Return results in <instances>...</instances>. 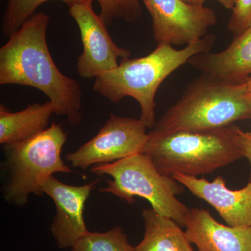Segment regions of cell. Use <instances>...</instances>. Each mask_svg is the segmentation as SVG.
Wrapping results in <instances>:
<instances>
[{"mask_svg": "<svg viewBox=\"0 0 251 251\" xmlns=\"http://www.w3.org/2000/svg\"><path fill=\"white\" fill-rule=\"evenodd\" d=\"M50 17L38 12L27 20L0 49V85L34 87L43 92L54 113L67 117L71 125L82 120V90L77 81L63 74L48 46Z\"/></svg>", "mask_w": 251, "mask_h": 251, "instance_id": "1", "label": "cell"}, {"mask_svg": "<svg viewBox=\"0 0 251 251\" xmlns=\"http://www.w3.org/2000/svg\"><path fill=\"white\" fill-rule=\"evenodd\" d=\"M215 41V35L209 34L182 49L158 44L150 54L122 59L118 67L99 75L94 90L112 103H119L125 97L134 99L141 109L140 120L152 129L156 122L155 97L162 82L193 56L211 51Z\"/></svg>", "mask_w": 251, "mask_h": 251, "instance_id": "2", "label": "cell"}, {"mask_svg": "<svg viewBox=\"0 0 251 251\" xmlns=\"http://www.w3.org/2000/svg\"><path fill=\"white\" fill-rule=\"evenodd\" d=\"M143 153L161 174L193 177L211 174L244 158L234 142L231 126L163 133L151 130Z\"/></svg>", "mask_w": 251, "mask_h": 251, "instance_id": "3", "label": "cell"}, {"mask_svg": "<svg viewBox=\"0 0 251 251\" xmlns=\"http://www.w3.org/2000/svg\"><path fill=\"white\" fill-rule=\"evenodd\" d=\"M251 119L248 82L226 83L201 75L187 85L181 98L156 122L152 131L209 130Z\"/></svg>", "mask_w": 251, "mask_h": 251, "instance_id": "4", "label": "cell"}, {"mask_svg": "<svg viewBox=\"0 0 251 251\" xmlns=\"http://www.w3.org/2000/svg\"><path fill=\"white\" fill-rule=\"evenodd\" d=\"M67 140L62 126L53 122L30 139L3 145L7 174L4 187L6 201L24 206L31 194L44 195L43 188L54 173H73L62 158Z\"/></svg>", "mask_w": 251, "mask_h": 251, "instance_id": "5", "label": "cell"}, {"mask_svg": "<svg viewBox=\"0 0 251 251\" xmlns=\"http://www.w3.org/2000/svg\"><path fill=\"white\" fill-rule=\"evenodd\" d=\"M90 171L112 177L107 181V187L100 188V192L110 193L130 204L135 202V197L143 198L158 214L186 227L191 209L176 197L184 192L185 186L173 176L160 173L145 153L112 163L96 165Z\"/></svg>", "mask_w": 251, "mask_h": 251, "instance_id": "6", "label": "cell"}, {"mask_svg": "<svg viewBox=\"0 0 251 251\" xmlns=\"http://www.w3.org/2000/svg\"><path fill=\"white\" fill-rule=\"evenodd\" d=\"M141 120L111 114L92 139L76 151L69 153L67 160L73 168L87 169L143 153L149 138Z\"/></svg>", "mask_w": 251, "mask_h": 251, "instance_id": "7", "label": "cell"}, {"mask_svg": "<svg viewBox=\"0 0 251 251\" xmlns=\"http://www.w3.org/2000/svg\"><path fill=\"white\" fill-rule=\"evenodd\" d=\"M152 20L153 36L160 44L188 46L207 34L217 15L204 5L184 0H142Z\"/></svg>", "mask_w": 251, "mask_h": 251, "instance_id": "8", "label": "cell"}, {"mask_svg": "<svg viewBox=\"0 0 251 251\" xmlns=\"http://www.w3.org/2000/svg\"><path fill=\"white\" fill-rule=\"evenodd\" d=\"M94 0H83L69 7V14L80 30L83 50L77 61V74L82 78L97 77L115 69L119 59L129 58L128 49L116 45L109 34L107 25L96 14Z\"/></svg>", "mask_w": 251, "mask_h": 251, "instance_id": "9", "label": "cell"}, {"mask_svg": "<svg viewBox=\"0 0 251 251\" xmlns=\"http://www.w3.org/2000/svg\"><path fill=\"white\" fill-rule=\"evenodd\" d=\"M98 182L96 180L83 186H73L62 183L54 176L46 181L43 192L53 201L56 206L50 232L59 249H72L89 232L84 221V209Z\"/></svg>", "mask_w": 251, "mask_h": 251, "instance_id": "10", "label": "cell"}, {"mask_svg": "<svg viewBox=\"0 0 251 251\" xmlns=\"http://www.w3.org/2000/svg\"><path fill=\"white\" fill-rule=\"evenodd\" d=\"M173 176L195 196L212 206L228 226L251 227V182L241 189L232 190L221 176L211 182L181 174Z\"/></svg>", "mask_w": 251, "mask_h": 251, "instance_id": "11", "label": "cell"}, {"mask_svg": "<svg viewBox=\"0 0 251 251\" xmlns=\"http://www.w3.org/2000/svg\"><path fill=\"white\" fill-rule=\"evenodd\" d=\"M188 63L202 75L221 82L245 83L251 77V27L236 35L224 50L196 54Z\"/></svg>", "mask_w": 251, "mask_h": 251, "instance_id": "12", "label": "cell"}, {"mask_svg": "<svg viewBox=\"0 0 251 251\" xmlns=\"http://www.w3.org/2000/svg\"><path fill=\"white\" fill-rule=\"evenodd\" d=\"M185 227L198 251H251V227L225 226L206 209H190Z\"/></svg>", "mask_w": 251, "mask_h": 251, "instance_id": "13", "label": "cell"}, {"mask_svg": "<svg viewBox=\"0 0 251 251\" xmlns=\"http://www.w3.org/2000/svg\"><path fill=\"white\" fill-rule=\"evenodd\" d=\"M54 113L50 100L30 104L21 111L11 112L0 105V144L6 145L30 139L49 127Z\"/></svg>", "mask_w": 251, "mask_h": 251, "instance_id": "14", "label": "cell"}, {"mask_svg": "<svg viewBox=\"0 0 251 251\" xmlns=\"http://www.w3.org/2000/svg\"><path fill=\"white\" fill-rule=\"evenodd\" d=\"M145 234L135 251H194L186 232L177 223L158 214L152 208L143 209Z\"/></svg>", "mask_w": 251, "mask_h": 251, "instance_id": "15", "label": "cell"}, {"mask_svg": "<svg viewBox=\"0 0 251 251\" xmlns=\"http://www.w3.org/2000/svg\"><path fill=\"white\" fill-rule=\"evenodd\" d=\"M72 251H135L120 227L103 232H88L77 240Z\"/></svg>", "mask_w": 251, "mask_h": 251, "instance_id": "16", "label": "cell"}, {"mask_svg": "<svg viewBox=\"0 0 251 251\" xmlns=\"http://www.w3.org/2000/svg\"><path fill=\"white\" fill-rule=\"evenodd\" d=\"M52 0H8L3 17L1 30L5 36H11L21 28L27 20L36 14V9L46 1ZM68 6L80 2L83 0H56Z\"/></svg>", "mask_w": 251, "mask_h": 251, "instance_id": "17", "label": "cell"}, {"mask_svg": "<svg viewBox=\"0 0 251 251\" xmlns=\"http://www.w3.org/2000/svg\"><path fill=\"white\" fill-rule=\"evenodd\" d=\"M100 5V16L107 26L115 20L133 23L143 14L142 0H96Z\"/></svg>", "mask_w": 251, "mask_h": 251, "instance_id": "18", "label": "cell"}, {"mask_svg": "<svg viewBox=\"0 0 251 251\" xmlns=\"http://www.w3.org/2000/svg\"><path fill=\"white\" fill-rule=\"evenodd\" d=\"M249 27H251V0H238L232 10L227 29L236 36Z\"/></svg>", "mask_w": 251, "mask_h": 251, "instance_id": "19", "label": "cell"}, {"mask_svg": "<svg viewBox=\"0 0 251 251\" xmlns=\"http://www.w3.org/2000/svg\"><path fill=\"white\" fill-rule=\"evenodd\" d=\"M232 135L236 145L243 157L247 158L251 167V135L250 132H244L237 126L231 125Z\"/></svg>", "mask_w": 251, "mask_h": 251, "instance_id": "20", "label": "cell"}, {"mask_svg": "<svg viewBox=\"0 0 251 251\" xmlns=\"http://www.w3.org/2000/svg\"><path fill=\"white\" fill-rule=\"evenodd\" d=\"M226 9L232 10L237 4L238 0H216Z\"/></svg>", "mask_w": 251, "mask_h": 251, "instance_id": "21", "label": "cell"}, {"mask_svg": "<svg viewBox=\"0 0 251 251\" xmlns=\"http://www.w3.org/2000/svg\"><path fill=\"white\" fill-rule=\"evenodd\" d=\"M184 1L192 5H204L207 0H184Z\"/></svg>", "mask_w": 251, "mask_h": 251, "instance_id": "22", "label": "cell"}, {"mask_svg": "<svg viewBox=\"0 0 251 251\" xmlns=\"http://www.w3.org/2000/svg\"><path fill=\"white\" fill-rule=\"evenodd\" d=\"M248 88H249V94L251 100V77H250V79L248 81Z\"/></svg>", "mask_w": 251, "mask_h": 251, "instance_id": "23", "label": "cell"}, {"mask_svg": "<svg viewBox=\"0 0 251 251\" xmlns=\"http://www.w3.org/2000/svg\"><path fill=\"white\" fill-rule=\"evenodd\" d=\"M251 135V132H250Z\"/></svg>", "mask_w": 251, "mask_h": 251, "instance_id": "24", "label": "cell"}, {"mask_svg": "<svg viewBox=\"0 0 251 251\" xmlns=\"http://www.w3.org/2000/svg\"></svg>", "mask_w": 251, "mask_h": 251, "instance_id": "25", "label": "cell"}]
</instances>
